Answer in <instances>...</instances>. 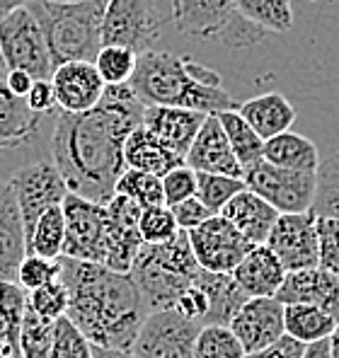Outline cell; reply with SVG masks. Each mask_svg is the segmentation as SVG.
<instances>
[{
  "instance_id": "obj_1",
  "label": "cell",
  "mask_w": 339,
  "mask_h": 358,
  "mask_svg": "<svg viewBox=\"0 0 339 358\" xmlns=\"http://www.w3.org/2000/svg\"><path fill=\"white\" fill-rule=\"evenodd\" d=\"M143 109L129 85H107L95 109L61 112L51 136V160L68 194L107 206L126 172L124 143L141 126Z\"/></svg>"
},
{
  "instance_id": "obj_2",
  "label": "cell",
  "mask_w": 339,
  "mask_h": 358,
  "mask_svg": "<svg viewBox=\"0 0 339 358\" xmlns=\"http://www.w3.org/2000/svg\"><path fill=\"white\" fill-rule=\"evenodd\" d=\"M58 278L68 291L66 317L90 346L131 351L148 313L129 273L58 257Z\"/></svg>"
},
{
  "instance_id": "obj_3",
  "label": "cell",
  "mask_w": 339,
  "mask_h": 358,
  "mask_svg": "<svg viewBox=\"0 0 339 358\" xmlns=\"http://www.w3.org/2000/svg\"><path fill=\"white\" fill-rule=\"evenodd\" d=\"M129 87L143 107H177L204 117H219L240 107L223 90V80L214 68L158 49L139 56Z\"/></svg>"
},
{
  "instance_id": "obj_4",
  "label": "cell",
  "mask_w": 339,
  "mask_h": 358,
  "mask_svg": "<svg viewBox=\"0 0 339 358\" xmlns=\"http://www.w3.org/2000/svg\"><path fill=\"white\" fill-rule=\"evenodd\" d=\"M107 0L92 3H46L27 0V10L39 22L54 68L63 63H95L102 49V17Z\"/></svg>"
},
{
  "instance_id": "obj_5",
  "label": "cell",
  "mask_w": 339,
  "mask_h": 358,
  "mask_svg": "<svg viewBox=\"0 0 339 358\" xmlns=\"http://www.w3.org/2000/svg\"><path fill=\"white\" fill-rule=\"evenodd\" d=\"M199 264L184 230H177L167 242L141 245L129 276L134 278L148 313L172 310L187 288L194 286Z\"/></svg>"
},
{
  "instance_id": "obj_6",
  "label": "cell",
  "mask_w": 339,
  "mask_h": 358,
  "mask_svg": "<svg viewBox=\"0 0 339 358\" xmlns=\"http://www.w3.org/2000/svg\"><path fill=\"white\" fill-rule=\"evenodd\" d=\"M0 59L8 73H27L32 80H51L54 76V63L46 49L44 34L27 5L0 20Z\"/></svg>"
},
{
  "instance_id": "obj_7",
  "label": "cell",
  "mask_w": 339,
  "mask_h": 358,
  "mask_svg": "<svg viewBox=\"0 0 339 358\" xmlns=\"http://www.w3.org/2000/svg\"><path fill=\"white\" fill-rule=\"evenodd\" d=\"M242 182H245L247 192L257 194L279 215L305 213L315 201V175L282 170V167H274L264 160L242 172Z\"/></svg>"
},
{
  "instance_id": "obj_8",
  "label": "cell",
  "mask_w": 339,
  "mask_h": 358,
  "mask_svg": "<svg viewBox=\"0 0 339 358\" xmlns=\"http://www.w3.org/2000/svg\"><path fill=\"white\" fill-rule=\"evenodd\" d=\"M160 17L153 0H107L102 17V46H124L134 54L153 51L160 39Z\"/></svg>"
},
{
  "instance_id": "obj_9",
  "label": "cell",
  "mask_w": 339,
  "mask_h": 358,
  "mask_svg": "<svg viewBox=\"0 0 339 358\" xmlns=\"http://www.w3.org/2000/svg\"><path fill=\"white\" fill-rule=\"evenodd\" d=\"M63 220H66V240H63V257L90 264H104L107 257V210L104 206L76 194H68L61 203Z\"/></svg>"
},
{
  "instance_id": "obj_10",
  "label": "cell",
  "mask_w": 339,
  "mask_h": 358,
  "mask_svg": "<svg viewBox=\"0 0 339 358\" xmlns=\"http://www.w3.org/2000/svg\"><path fill=\"white\" fill-rule=\"evenodd\" d=\"M8 182L22 213L25 235H29V230L46 210L61 206L63 199L68 196L66 182L58 175L54 160H36L32 165L20 167Z\"/></svg>"
},
{
  "instance_id": "obj_11",
  "label": "cell",
  "mask_w": 339,
  "mask_h": 358,
  "mask_svg": "<svg viewBox=\"0 0 339 358\" xmlns=\"http://www.w3.org/2000/svg\"><path fill=\"white\" fill-rule=\"evenodd\" d=\"M199 324L174 310L151 313L141 324L131 354L136 358H194Z\"/></svg>"
},
{
  "instance_id": "obj_12",
  "label": "cell",
  "mask_w": 339,
  "mask_h": 358,
  "mask_svg": "<svg viewBox=\"0 0 339 358\" xmlns=\"http://www.w3.org/2000/svg\"><path fill=\"white\" fill-rule=\"evenodd\" d=\"M187 238L199 268L211 273H233V268L252 250L250 242L223 215H211L199 228L189 230Z\"/></svg>"
},
{
  "instance_id": "obj_13",
  "label": "cell",
  "mask_w": 339,
  "mask_h": 358,
  "mask_svg": "<svg viewBox=\"0 0 339 358\" xmlns=\"http://www.w3.org/2000/svg\"><path fill=\"white\" fill-rule=\"evenodd\" d=\"M264 247L277 257L286 273L320 266V250H317L312 210L279 215Z\"/></svg>"
},
{
  "instance_id": "obj_14",
  "label": "cell",
  "mask_w": 339,
  "mask_h": 358,
  "mask_svg": "<svg viewBox=\"0 0 339 358\" xmlns=\"http://www.w3.org/2000/svg\"><path fill=\"white\" fill-rule=\"evenodd\" d=\"M228 329L235 334L245 354L267 349L286 334L284 305L277 298H247Z\"/></svg>"
},
{
  "instance_id": "obj_15",
  "label": "cell",
  "mask_w": 339,
  "mask_h": 358,
  "mask_svg": "<svg viewBox=\"0 0 339 358\" xmlns=\"http://www.w3.org/2000/svg\"><path fill=\"white\" fill-rule=\"evenodd\" d=\"M104 210H107L109 238H107V257H104L102 266H107L109 271L116 273H129L143 245L139 233L141 206H136L131 199L114 194L107 206H104Z\"/></svg>"
},
{
  "instance_id": "obj_16",
  "label": "cell",
  "mask_w": 339,
  "mask_h": 358,
  "mask_svg": "<svg viewBox=\"0 0 339 358\" xmlns=\"http://www.w3.org/2000/svg\"><path fill=\"white\" fill-rule=\"evenodd\" d=\"M51 90H54L56 107L63 114H83L99 104L104 94V80L99 78L95 63H63L54 68L51 76Z\"/></svg>"
},
{
  "instance_id": "obj_17",
  "label": "cell",
  "mask_w": 339,
  "mask_h": 358,
  "mask_svg": "<svg viewBox=\"0 0 339 358\" xmlns=\"http://www.w3.org/2000/svg\"><path fill=\"white\" fill-rule=\"evenodd\" d=\"M274 298L282 305H312L339 322V276L330 268L312 266L286 273Z\"/></svg>"
},
{
  "instance_id": "obj_18",
  "label": "cell",
  "mask_w": 339,
  "mask_h": 358,
  "mask_svg": "<svg viewBox=\"0 0 339 358\" xmlns=\"http://www.w3.org/2000/svg\"><path fill=\"white\" fill-rule=\"evenodd\" d=\"M235 15V0H170L174 29L197 39H221Z\"/></svg>"
},
{
  "instance_id": "obj_19",
  "label": "cell",
  "mask_w": 339,
  "mask_h": 358,
  "mask_svg": "<svg viewBox=\"0 0 339 358\" xmlns=\"http://www.w3.org/2000/svg\"><path fill=\"white\" fill-rule=\"evenodd\" d=\"M184 165L194 172H204V175L242 179V167L237 165L230 143H228L216 117L204 119L197 138H194V143L189 145L187 155H184Z\"/></svg>"
},
{
  "instance_id": "obj_20",
  "label": "cell",
  "mask_w": 339,
  "mask_h": 358,
  "mask_svg": "<svg viewBox=\"0 0 339 358\" xmlns=\"http://www.w3.org/2000/svg\"><path fill=\"white\" fill-rule=\"evenodd\" d=\"M204 119H206L204 114L189 112V109L146 107L143 109L141 126L158 141V143H162L170 152H174V155L184 160V155H187L189 145L197 138Z\"/></svg>"
},
{
  "instance_id": "obj_21",
  "label": "cell",
  "mask_w": 339,
  "mask_h": 358,
  "mask_svg": "<svg viewBox=\"0 0 339 358\" xmlns=\"http://www.w3.org/2000/svg\"><path fill=\"white\" fill-rule=\"evenodd\" d=\"M27 257V235L10 182H0V281L18 283V268Z\"/></svg>"
},
{
  "instance_id": "obj_22",
  "label": "cell",
  "mask_w": 339,
  "mask_h": 358,
  "mask_svg": "<svg viewBox=\"0 0 339 358\" xmlns=\"http://www.w3.org/2000/svg\"><path fill=\"white\" fill-rule=\"evenodd\" d=\"M219 215H223L228 223L250 242L252 247L267 242L269 233H272L274 223H277V218H279L277 210L269 206L267 201H262L257 194L247 192V189L235 194Z\"/></svg>"
},
{
  "instance_id": "obj_23",
  "label": "cell",
  "mask_w": 339,
  "mask_h": 358,
  "mask_svg": "<svg viewBox=\"0 0 339 358\" xmlns=\"http://www.w3.org/2000/svg\"><path fill=\"white\" fill-rule=\"evenodd\" d=\"M247 298H274L282 288L286 271L264 245L252 247L230 273Z\"/></svg>"
},
{
  "instance_id": "obj_24",
  "label": "cell",
  "mask_w": 339,
  "mask_h": 358,
  "mask_svg": "<svg viewBox=\"0 0 339 358\" xmlns=\"http://www.w3.org/2000/svg\"><path fill=\"white\" fill-rule=\"evenodd\" d=\"M237 114L250 124V129L262 141L286 134L296 124V107L282 92H267L247 99L237 107Z\"/></svg>"
},
{
  "instance_id": "obj_25",
  "label": "cell",
  "mask_w": 339,
  "mask_h": 358,
  "mask_svg": "<svg viewBox=\"0 0 339 358\" xmlns=\"http://www.w3.org/2000/svg\"><path fill=\"white\" fill-rule=\"evenodd\" d=\"M194 286L204 293L206 303H209V310H206V317L201 327H206V324L228 327L230 320L235 317V313L242 308V303L247 300V296L240 291V286H237L230 273H211L199 268L197 278H194Z\"/></svg>"
},
{
  "instance_id": "obj_26",
  "label": "cell",
  "mask_w": 339,
  "mask_h": 358,
  "mask_svg": "<svg viewBox=\"0 0 339 358\" xmlns=\"http://www.w3.org/2000/svg\"><path fill=\"white\" fill-rule=\"evenodd\" d=\"M262 160L274 167H282V170L315 175L322 157L317 152V145L310 138L293 134V131H286V134L264 141Z\"/></svg>"
},
{
  "instance_id": "obj_27",
  "label": "cell",
  "mask_w": 339,
  "mask_h": 358,
  "mask_svg": "<svg viewBox=\"0 0 339 358\" xmlns=\"http://www.w3.org/2000/svg\"><path fill=\"white\" fill-rule=\"evenodd\" d=\"M41 117L27 107L22 97H15L0 80V152L29 143L39 131Z\"/></svg>"
},
{
  "instance_id": "obj_28",
  "label": "cell",
  "mask_w": 339,
  "mask_h": 358,
  "mask_svg": "<svg viewBox=\"0 0 339 358\" xmlns=\"http://www.w3.org/2000/svg\"><path fill=\"white\" fill-rule=\"evenodd\" d=\"M124 165L126 170L146 172V175L162 179L170 170L184 165V160L174 155V152H170L143 126H139L124 143Z\"/></svg>"
},
{
  "instance_id": "obj_29",
  "label": "cell",
  "mask_w": 339,
  "mask_h": 358,
  "mask_svg": "<svg viewBox=\"0 0 339 358\" xmlns=\"http://www.w3.org/2000/svg\"><path fill=\"white\" fill-rule=\"evenodd\" d=\"M337 322L322 310L312 305H284V331L286 336L300 341V344H315V341L330 339Z\"/></svg>"
},
{
  "instance_id": "obj_30",
  "label": "cell",
  "mask_w": 339,
  "mask_h": 358,
  "mask_svg": "<svg viewBox=\"0 0 339 358\" xmlns=\"http://www.w3.org/2000/svg\"><path fill=\"white\" fill-rule=\"evenodd\" d=\"M216 119H219L221 129H223L233 155H235L237 165L242 167V172L250 170L252 165H257V162L262 160L264 141L259 138L250 129V124L237 114V109L235 112H221Z\"/></svg>"
},
{
  "instance_id": "obj_31",
  "label": "cell",
  "mask_w": 339,
  "mask_h": 358,
  "mask_svg": "<svg viewBox=\"0 0 339 358\" xmlns=\"http://www.w3.org/2000/svg\"><path fill=\"white\" fill-rule=\"evenodd\" d=\"M235 13L262 31H289L293 27L291 0H235Z\"/></svg>"
},
{
  "instance_id": "obj_32",
  "label": "cell",
  "mask_w": 339,
  "mask_h": 358,
  "mask_svg": "<svg viewBox=\"0 0 339 358\" xmlns=\"http://www.w3.org/2000/svg\"><path fill=\"white\" fill-rule=\"evenodd\" d=\"M63 240H66V220L61 206L49 208L27 235V255L41 259H58L63 257Z\"/></svg>"
},
{
  "instance_id": "obj_33",
  "label": "cell",
  "mask_w": 339,
  "mask_h": 358,
  "mask_svg": "<svg viewBox=\"0 0 339 358\" xmlns=\"http://www.w3.org/2000/svg\"><path fill=\"white\" fill-rule=\"evenodd\" d=\"M315 201H312V215L320 218H339V150L320 160L315 172Z\"/></svg>"
},
{
  "instance_id": "obj_34",
  "label": "cell",
  "mask_w": 339,
  "mask_h": 358,
  "mask_svg": "<svg viewBox=\"0 0 339 358\" xmlns=\"http://www.w3.org/2000/svg\"><path fill=\"white\" fill-rule=\"evenodd\" d=\"M114 194L126 196L143 208H155V206H165V196H162V182L160 177L146 175V172H136V170H126L124 175L116 182Z\"/></svg>"
},
{
  "instance_id": "obj_35",
  "label": "cell",
  "mask_w": 339,
  "mask_h": 358,
  "mask_svg": "<svg viewBox=\"0 0 339 358\" xmlns=\"http://www.w3.org/2000/svg\"><path fill=\"white\" fill-rule=\"evenodd\" d=\"M56 322L34 315L25 308L22 324H20V356L22 358H46L54 341Z\"/></svg>"
},
{
  "instance_id": "obj_36",
  "label": "cell",
  "mask_w": 339,
  "mask_h": 358,
  "mask_svg": "<svg viewBox=\"0 0 339 358\" xmlns=\"http://www.w3.org/2000/svg\"><path fill=\"white\" fill-rule=\"evenodd\" d=\"M136 61L139 54L124 46H102L95 59V68H97L99 78L104 85H129L131 76L136 71Z\"/></svg>"
},
{
  "instance_id": "obj_37",
  "label": "cell",
  "mask_w": 339,
  "mask_h": 358,
  "mask_svg": "<svg viewBox=\"0 0 339 358\" xmlns=\"http://www.w3.org/2000/svg\"><path fill=\"white\" fill-rule=\"evenodd\" d=\"M242 189H245L242 179L197 172V199L211 215H219L226 203L230 201L235 194H240Z\"/></svg>"
},
{
  "instance_id": "obj_38",
  "label": "cell",
  "mask_w": 339,
  "mask_h": 358,
  "mask_svg": "<svg viewBox=\"0 0 339 358\" xmlns=\"http://www.w3.org/2000/svg\"><path fill=\"white\" fill-rule=\"evenodd\" d=\"M194 358H245V351L228 327L206 324L197 334Z\"/></svg>"
},
{
  "instance_id": "obj_39",
  "label": "cell",
  "mask_w": 339,
  "mask_h": 358,
  "mask_svg": "<svg viewBox=\"0 0 339 358\" xmlns=\"http://www.w3.org/2000/svg\"><path fill=\"white\" fill-rule=\"evenodd\" d=\"M27 308V293L18 283L0 281V334L20 349V324Z\"/></svg>"
},
{
  "instance_id": "obj_40",
  "label": "cell",
  "mask_w": 339,
  "mask_h": 358,
  "mask_svg": "<svg viewBox=\"0 0 339 358\" xmlns=\"http://www.w3.org/2000/svg\"><path fill=\"white\" fill-rule=\"evenodd\" d=\"M27 308L34 315H39V317L54 320V322L61 317H66L68 291H66V286H63L61 278H54V281L46 283V286L27 293Z\"/></svg>"
},
{
  "instance_id": "obj_41",
  "label": "cell",
  "mask_w": 339,
  "mask_h": 358,
  "mask_svg": "<svg viewBox=\"0 0 339 358\" xmlns=\"http://www.w3.org/2000/svg\"><path fill=\"white\" fill-rule=\"evenodd\" d=\"M46 358H92V346L85 341V336L68 322V317L56 320V331L51 349Z\"/></svg>"
},
{
  "instance_id": "obj_42",
  "label": "cell",
  "mask_w": 339,
  "mask_h": 358,
  "mask_svg": "<svg viewBox=\"0 0 339 358\" xmlns=\"http://www.w3.org/2000/svg\"><path fill=\"white\" fill-rule=\"evenodd\" d=\"M177 223H174L172 213L167 206H155V208H143L139 218V233L143 245H160L167 242L177 233Z\"/></svg>"
},
{
  "instance_id": "obj_43",
  "label": "cell",
  "mask_w": 339,
  "mask_h": 358,
  "mask_svg": "<svg viewBox=\"0 0 339 358\" xmlns=\"http://www.w3.org/2000/svg\"><path fill=\"white\" fill-rule=\"evenodd\" d=\"M54 278H58V259H41V257L27 255L18 268V286L25 293L36 291Z\"/></svg>"
},
{
  "instance_id": "obj_44",
  "label": "cell",
  "mask_w": 339,
  "mask_h": 358,
  "mask_svg": "<svg viewBox=\"0 0 339 358\" xmlns=\"http://www.w3.org/2000/svg\"><path fill=\"white\" fill-rule=\"evenodd\" d=\"M160 182H162V196H165L167 208L197 196V172L189 170L187 165H179L174 170H170Z\"/></svg>"
},
{
  "instance_id": "obj_45",
  "label": "cell",
  "mask_w": 339,
  "mask_h": 358,
  "mask_svg": "<svg viewBox=\"0 0 339 358\" xmlns=\"http://www.w3.org/2000/svg\"><path fill=\"white\" fill-rule=\"evenodd\" d=\"M317 250H320V266L339 271V218H320L315 215Z\"/></svg>"
},
{
  "instance_id": "obj_46",
  "label": "cell",
  "mask_w": 339,
  "mask_h": 358,
  "mask_svg": "<svg viewBox=\"0 0 339 358\" xmlns=\"http://www.w3.org/2000/svg\"><path fill=\"white\" fill-rule=\"evenodd\" d=\"M170 213H172L174 223H177L179 230H184V233H189V230L199 228L204 220L211 218V213L206 210L204 206H201V201L197 196L194 199H187V201L177 203V206L170 208Z\"/></svg>"
},
{
  "instance_id": "obj_47",
  "label": "cell",
  "mask_w": 339,
  "mask_h": 358,
  "mask_svg": "<svg viewBox=\"0 0 339 358\" xmlns=\"http://www.w3.org/2000/svg\"><path fill=\"white\" fill-rule=\"evenodd\" d=\"M27 107L32 109L34 114H46V112H54L56 109V99H54V90H51V83L49 80H34V85L27 92L25 97Z\"/></svg>"
},
{
  "instance_id": "obj_48",
  "label": "cell",
  "mask_w": 339,
  "mask_h": 358,
  "mask_svg": "<svg viewBox=\"0 0 339 358\" xmlns=\"http://www.w3.org/2000/svg\"><path fill=\"white\" fill-rule=\"evenodd\" d=\"M305 346L300 341L291 339V336H282L279 341H274L272 346L262 351H254V354H245V358H300L303 356Z\"/></svg>"
},
{
  "instance_id": "obj_49",
  "label": "cell",
  "mask_w": 339,
  "mask_h": 358,
  "mask_svg": "<svg viewBox=\"0 0 339 358\" xmlns=\"http://www.w3.org/2000/svg\"><path fill=\"white\" fill-rule=\"evenodd\" d=\"M5 85H8L10 92L15 94V97H27V92L34 85V80L27 76V73H20V71H10L8 73V80H5Z\"/></svg>"
},
{
  "instance_id": "obj_50",
  "label": "cell",
  "mask_w": 339,
  "mask_h": 358,
  "mask_svg": "<svg viewBox=\"0 0 339 358\" xmlns=\"http://www.w3.org/2000/svg\"><path fill=\"white\" fill-rule=\"evenodd\" d=\"M300 358H332L330 356V341L322 339V341H315V344H305L303 356Z\"/></svg>"
},
{
  "instance_id": "obj_51",
  "label": "cell",
  "mask_w": 339,
  "mask_h": 358,
  "mask_svg": "<svg viewBox=\"0 0 339 358\" xmlns=\"http://www.w3.org/2000/svg\"><path fill=\"white\" fill-rule=\"evenodd\" d=\"M92 358H136L131 351H119V349H99L92 346Z\"/></svg>"
},
{
  "instance_id": "obj_52",
  "label": "cell",
  "mask_w": 339,
  "mask_h": 358,
  "mask_svg": "<svg viewBox=\"0 0 339 358\" xmlns=\"http://www.w3.org/2000/svg\"><path fill=\"white\" fill-rule=\"evenodd\" d=\"M27 0H0V20H5L10 13H15L18 8H25Z\"/></svg>"
},
{
  "instance_id": "obj_53",
  "label": "cell",
  "mask_w": 339,
  "mask_h": 358,
  "mask_svg": "<svg viewBox=\"0 0 339 358\" xmlns=\"http://www.w3.org/2000/svg\"><path fill=\"white\" fill-rule=\"evenodd\" d=\"M8 356H20V349L13 344V341H8L3 334H0V358H8Z\"/></svg>"
},
{
  "instance_id": "obj_54",
  "label": "cell",
  "mask_w": 339,
  "mask_h": 358,
  "mask_svg": "<svg viewBox=\"0 0 339 358\" xmlns=\"http://www.w3.org/2000/svg\"><path fill=\"white\" fill-rule=\"evenodd\" d=\"M330 356L332 358H339V322H337V327H335V331L330 334Z\"/></svg>"
},
{
  "instance_id": "obj_55",
  "label": "cell",
  "mask_w": 339,
  "mask_h": 358,
  "mask_svg": "<svg viewBox=\"0 0 339 358\" xmlns=\"http://www.w3.org/2000/svg\"><path fill=\"white\" fill-rule=\"evenodd\" d=\"M46 3H92V0H46Z\"/></svg>"
},
{
  "instance_id": "obj_56",
  "label": "cell",
  "mask_w": 339,
  "mask_h": 358,
  "mask_svg": "<svg viewBox=\"0 0 339 358\" xmlns=\"http://www.w3.org/2000/svg\"><path fill=\"white\" fill-rule=\"evenodd\" d=\"M293 3V0H291ZM300 3H310V5H317V3H325V0H300Z\"/></svg>"
},
{
  "instance_id": "obj_57",
  "label": "cell",
  "mask_w": 339,
  "mask_h": 358,
  "mask_svg": "<svg viewBox=\"0 0 339 358\" xmlns=\"http://www.w3.org/2000/svg\"><path fill=\"white\" fill-rule=\"evenodd\" d=\"M337 276H339V271H337Z\"/></svg>"
},
{
  "instance_id": "obj_58",
  "label": "cell",
  "mask_w": 339,
  "mask_h": 358,
  "mask_svg": "<svg viewBox=\"0 0 339 358\" xmlns=\"http://www.w3.org/2000/svg\"><path fill=\"white\" fill-rule=\"evenodd\" d=\"M153 3H155V0H153Z\"/></svg>"
}]
</instances>
